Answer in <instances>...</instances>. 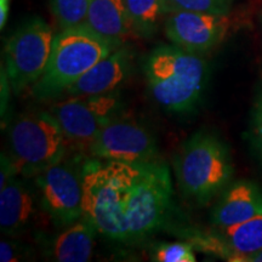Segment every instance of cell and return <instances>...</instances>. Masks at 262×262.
Wrapping results in <instances>:
<instances>
[{"label":"cell","instance_id":"obj_3","mask_svg":"<svg viewBox=\"0 0 262 262\" xmlns=\"http://www.w3.org/2000/svg\"><path fill=\"white\" fill-rule=\"evenodd\" d=\"M173 172L182 195L195 204L206 205L233 178L231 150L214 131L198 130L176 153Z\"/></svg>","mask_w":262,"mask_h":262},{"label":"cell","instance_id":"obj_10","mask_svg":"<svg viewBox=\"0 0 262 262\" xmlns=\"http://www.w3.org/2000/svg\"><path fill=\"white\" fill-rule=\"evenodd\" d=\"M195 250L214 255L226 261L245 262L248 256L262 250V215L231 227L182 233Z\"/></svg>","mask_w":262,"mask_h":262},{"label":"cell","instance_id":"obj_25","mask_svg":"<svg viewBox=\"0 0 262 262\" xmlns=\"http://www.w3.org/2000/svg\"><path fill=\"white\" fill-rule=\"evenodd\" d=\"M10 4H11V0H0V28H2V31L8 22Z\"/></svg>","mask_w":262,"mask_h":262},{"label":"cell","instance_id":"obj_7","mask_svg":"<svg viewBox=\"0 0 262 262\" xmlns=\"http://www.w3.org/2000/svg\"><path fill=\"white\" fill-rule=\"evenodd\" d=\"M83 157H66L33 178L39 206L56 227L64 228L84 216Z\"/></svg>","mask_w":262,"mask_h":262},{"label":"cell","instance_id":"obj_9","mask_svg":"<svg viewBox=\"0 0 262 262\" xmlns=\"http://www.w3.org/2000/svg\"><path fill=\"white\" fill-rule=\"evenodd\" d=\"M90 157L111 162L143 163L158 160V143L146 125L125 114L106 124L88 147Z\"/></svg>","mask_w":262,"mask_h":262},{"label":"cell","instance_id":"obj_21","mask_svg":"<svg viewBox=\"0 0 262 262\" xmlns=\"http://www.w3.org/2000/svg\"><path fill=\"white\" fill-rule=\"evenodd\" d=\"M248 136L251 147L262 162V85L251 108Z\"/></svg>","mask_w":262,"mask_h":262},{"label":"cell","instance_id":"obj_17","mask_svg":"<svg viewBox=\"0 0 262 262\" xmlns=\"http://www.w3.org/2000/svg\"><path fill=\"white\" fill-rule=\"evenodd\" d=\"M134 34L142 39L155 37L160 19L166 16L165 0H124Z\"/></svg>","mask_w":262,"mask_h":262},{"label":"cell","instance_id":"obj_14","mask_svg":"<svg viewBox=\"0 0 262 262\" xmlns=\"http://www.w3.org/2000/svg\"><path fill=\"white\" fill-rule=\"evenodd\" d=\"M131 51L117 48L94 64L89 71L66 90V96L112 94L124 83L131 68Z\"/></svg>","mask_w":262,"mask_h":262},{"label":"cell","instance_id":"obj_5","mask_svg":"<svg viewBox=\"0 0 262 262\" xmlns=\"http://www.w3.org/2000/svg\"><path fill=\"white\" fill-rule=\"evenodd\" d=\"M70 148V141L49 111L21 114L8 127V155L26 179L61 162Z\"/></svg>","mask_w":262,"mask_h":262},{"label":"cell","instance_id":"obj_6","mask_svg":"<svg viewBox=\"0 0 262 262\" xmlns=\"http://www.w3.org/2000/svg\"><path fill=\"white\" fill-rule=\"evenodd\" d=\"M55 34L44 19L34 16L16 28L4 48L5 71L16 95L29 90L44 73Z\"/></svg>","mask_w":262,"mask_h":262},{"label":"cell","instance_id":"obj_4","mask_svg":"<svg viewBox=\"0 0 262 262\" xmlns=\"http://www.w3.org/2000/svg\"><path fill=\"white\" fill-rule=\"evenodd\" d=\"M116 49L85 25L62 29L55 34L44 73L29 93L39 101L63 96L71 85Z\"/></svg>","mask_w":262,"mask_h":262},{"label":"cell","instance_id":"obj_8","mask_svg":"<svg viewBox=\"0 0 262 262\" xmlns=\"http://www.w3.org/2000/svg\"><path fill=\"white\" fill-rule=\"evenodd\" d=\"M49 112L63 130L71 147L86 152L101 129L122 114V101L116 93L68 96L52 103Z\"/></svg>","mask_w":262,"mask_h":262},{"label":"cell","instance_id":"obj_26","mask_svg":"<svg viewBox=\"0 0 262 262\" xmlns=\"http://www.w3.org/2000/svg\"><path fill=\"white\" fill-rule=\"evenodd\" d=\"M245 262H262V250L250 255V256H248Z\"/></svg>","mask_w":262,"mask_h":262},{"label":"cell","instance_id":"obj_12","mask_svg":"<svg viewBox=\"0 0 262 262\" xmlns=\"http://www.w3.org/2000/svg\"><path fill=\"white\" fill-rule=\"evenodd\" d=\"M258 215H262V188L250 180H239L219 194L210 220L215 228L224 229Z\"/></svg>","mask_w":262,"mask_h":262},{"label":"cell","instance_id":"obj_19","mask_svg":"<svg viewBox=\"0 0 262 262\" xmlns=\"http://www.w3.org/2000/svg\"><path fill=\"white\" fill-rule=\"evenodd\" d=\"M234 0H165L166 15L175 11H195L214 15H228Z\"/></svg>","mask_w":262,"mask_h":262},{"label":"cell","instance_id":"obj_20","mask_svg":"<svg viewBox=\"0 0 262 262\" xmlns=\"http://www.w3.org/2000/svg\"><path fill=\"white\" fill-rule=\"evenodd\" d=\"M149 258L155 262H194L195 248L187 241L158 243L152 248Z\"/></svg>","mask_w":262,"mask_h":262},{"label":"cell","instance_id":"obj_1","mask_svg":"<svg viewBox=\"0 0 262 262\" xmlns=\"http://www.w3.org/2000/svg\"><path fill=\"white\" fill-rule=\"evenodd\" d=\"M84 216L98 234L123 244H137L159 231L172 202L170 170L162 160L84 162Z\"/></svg>","mask_w":262,"mask_h":262},{"label":"cell","instance_id":"obj_2","mask_svg":"<svg viewBox=\"0 0 262 262\" xmlns=\"http://www.w3.org/2000/svg\"><path fill=\"white\" fill-rule=\"evenodd\" d=\"M143 74L152 100L170 114L185 116L202 103L210 70L204 55L170 44L149 52Z\"/></svg>","mask_w":262,"mask_h":262},{"label":"cell","instance_id":"obj_23","mask_svg":"<svg viewBox=\"0 0 262 262\" xmlns=\"http://www.w3.org/2000/svg\"><path fill=\"white\" fill-rule=\"evenodd\" d=\"M18 176L14 162L10 158L8 153H2V171H0V188L5 187L12 179Z\"/></svg>","mask_w":262,"mask_h":262},{"label":"cell","instance_id":"obj_18","mask_svg":"<svg viewBox=\"0 0 262 262\" xmlns=\"http://www.w3.org/2000/svg\"><path fill=\"white\" fill-rule=\"evenodd\" d=\"M90 2L91 0H50L51 14L60 31L84 25Z\"/></svg>","mask_w":262,"mask_h":262},{"label":"cell","instance_id":"obj_15","mask_svg":"<svg viewBox=\"0 0 262 262\" xmlns=\"http://www.w3.org/2000/svg\"><path fill=\"white\" fill-rule=\"evenodd\" d=\"M84 25L116 48L134 33L124 0H91Z\"/></svg>","mask_w":262,"mask_h":262},{"label":"cell","instance_id":"obj_22","mask_svg":"<svg viewBox=\"0 0 262 262\" xmlns=\"http://www.w3.org/2000/svg\"><path fill=\"white\" fill-rule=\"evenodd\" d=\"M32 249L16 241L14 237H8L0 242V261L2 262H16L32 258Z\"/></svg>","mask_w":262,"mask_h":262},{"label":"cell","instance_id":"obj_24","mask_svg":"<svg viewBox=\"0 0 262 262\" xmlns=\"http://www.w3.org/2000/svg\"><path fill=\"white\" fill-rule=\"evenodd\" d=\"M9 88L10 85L8 74L6 71H4V66L2 67V118L4 119V116L8 111V102H9Z\"/></svg>","mask_w":262,"mask_h":262},{"label":"cell","instance_id":"obj_11","mask_svg":"<svg viewBox=\"0 0 262 262\" xmlns=\"http://www.w3.org/2000/svg\"><path fill=\"white\" fill-rule=\"evenodd\" d=\"M229 27L228 15L195 11L171 12L164 22V32L171 44L199 55L217 48L227 37Z\"/></svg>","mask_w":262,"mask_h":262},{"label":"cell","instance_id":"obj_13","mask_svg":"<svg viewBox=\"0 0 262 262\" xmlns=\"http://www.w3.org/2000/svg\"><path fill=\"white\" fill-rule=\"evenodd\" d=\"M28 180L18 175L0 188V231L5 237L22 235L34 221L39 199Z\"/></svg>","mask_w":262,"mask_h":262},{"label":"cell","instance_id":"obj_16","mask_svg":"<svg viewBox=\"0 0 262 262\" xmlns=\"http://www.w3.org/2000/svg\"><path fill=\"white\" fill-rule=\"evenodd\" d=\"M97 233L93 222L83 216L55 235L48 247V256L57 262L90 261Z\"/></svg>","mask_w":262,"mask_h":262},{"label":"cell","instance_id":"obj_27","mask_svg":"<svg viewBox=\"0 0 262 262\" xmlns=\"http://www.w3.org/2000/svg\"><path fill=\"white\" fill-rule=\"evenodd\" d=\"M260 26H261V31H262V11L260 14Z\"/></svg>","mask_w":262,"mask_h":262}]
</instances>
